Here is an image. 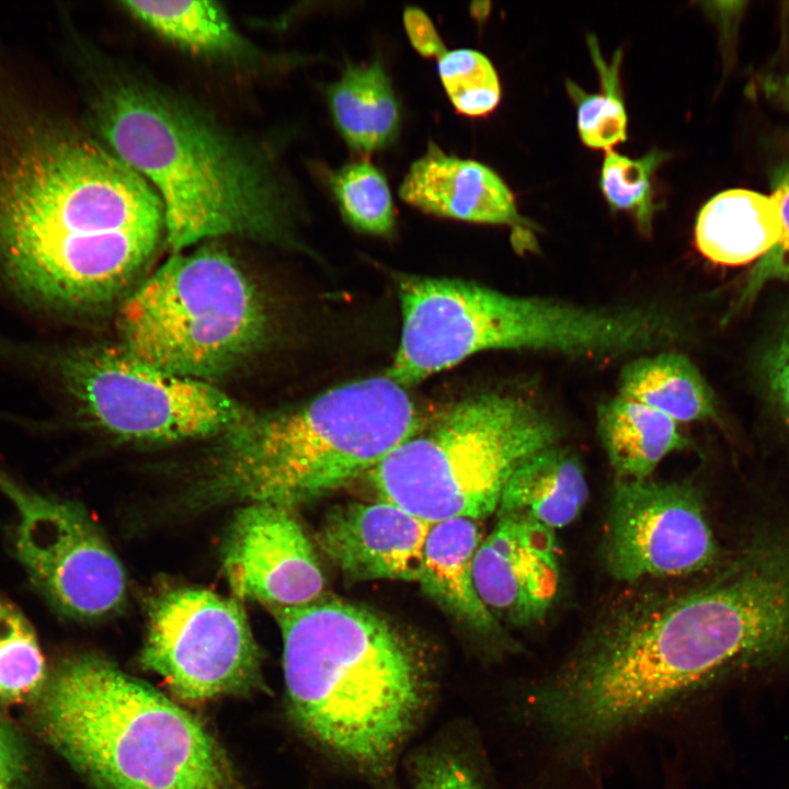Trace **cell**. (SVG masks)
<instances>
[{"mask_svg":"<svg viewBox=\"0 0 789 789\" xmlns=\"http://www.w3.org/2000/svg\"><path fill=\"white\" fill-rule=\"evenodd\" d=\"M789 664V564L744 544L708 582L606 614L516 705L538 775L602 789L609 759L722 678Z\"/></svg>","mask_w":789,"mask_h":789,"instance_id":"1","label":"cell"},{"mask_svg":"<svg viewBox=\"0 0 789 789\" xmlns=\"http://www.w3.org/2000/svg\"><path fill=\"white\" fill-rule=\"evenodd\" d=\"M163 231L151 185L78 133L35 137L0 169V277L38 309L79 313L112 301Z\"/></svg>","mask_w":789,"mask_h":789,"instance_id":"2","label":"cell"},{"mask_svg":"<svg viewBox=\"0 0 789 789\" xmlns=\"http://www.w3.org/2000/svg\"><path fill=\"white\" fill-rule=\"evenodd\" d=\"M91 114L158 194L172 253L219 237L295 243L298 201L276 159L191 98L114 67L95 80Z\"/></svg>","mask_w":789,"mask_h":789,"instance_id":"3","label":"cell"},{"mask_svg":"<svg viewBox=\"0 0 789 789\" xmlns=\"http://www.w3.org/2000/svg\"><path fill=\"white\" fill-rule=\"evenodd\" d=\"M272 609L298 725L358 768L387 771L425 698L413 652L388 622L359 606L317 601Z\"/></svg>","mask_w":789,"mask_h":789,"instance_id":"4","label":"cell"},{"mask_svg":"<svg viewBox=\"0 0 789 789\" xmlns=\"http://www.w3.org/2000/svg\"><path fill=\"white\" fill-rule=\"evenodd\" d=\"M31 710L38 735L96 789H231L206 729L101 656L60 660Z\"/></svg>","mask_w":789,"mask_h":789,"instance_id":"5","label":"cell"},{"mask_svg":"<svg viewBox=\"0 0 789 789\" xmlns=\"http://www.w3.org/2000/svg\"><path fill=\"white\" fill-rule=\"evenodd\" d=\"M422 426L405 388L386 374L347 382L285 410L250 414L221 436L199 499L290 507L369 473Z\"/></svg>","mask_w":789,"mask_h":789,"instance_id":"6","label":"cell"},{"mask_svg":"<svg viewBox=\"0 0 789 789\" xmlns=\"http://www.w3.org/2000/svg\"><path fill=\"white\" fill-rule=\"evenodd\" d=\"M398 295L402 329L386 375L404 388L483 351L606 359L642 352L651 338L640 307H587L425 276H403Z\"/></svg>","mask_w":789,"mask_h":789,"instance_id":"7","label":"cell"},{"mask_svg":"<svg viewBox=\"0 0 789 789\" xmlns=\"http://www.w3.org/2000/svg\"><path fill=\"white\" fill-rule=\"evenodd\" d=\"M558 423L512 392L467 397L392 450L370 472L381 500L431 524L496 512L515 470L560 443Z\"/></svg>","mask_w":789,"mask_h":789,"instance_id":"8","label":"cell"},{"mask_svg":"<svg viewBox=\"0 0 789 789\" xmlns=\"http://www.w3.org/2000/svg\"><path fill=\"white\" fill-rule=\"evenodd\" d=\"M119 344L168 373L210 382L258 351L268 318L255 284L216 247L173 253L123 301Z\"/></svg>","mask_w":789,"mask_h":789,"instance_id":"9","label":"cell"},{"mask_svg":"<svg viewBox=\"0 0 789 789\" xmlns=\"http://www.w3.org/2000/svg\"><path fill=\"white\" fill-rule=\"evenodd\" d=\"M100 428L138 442L224 436L251 413L210 382L157 368L121 345H91L41 356Z\"/></svg>","mask_w":789,"mask_h":789,"instance_id":"10","label":"cell"},{"mask_svg":"<svg viewBox=\"0 0 789 789\" xmlns=\"http://www.w3.org/2000/svg\"><path fill=\"white\" fill-rule=\"evenodd\" d=\"M260 651L240 604L194 587L167 590L153 598L140 654L186 701L245 693L260 678Z\"/></svg>","mask_w":789,"mask_h":789,"instance_id":"11","label":"cell"},{"mask_svg":"<svg viewBox=\"0 0 789 789\" xmlns=\"http://www.w3.org/2000/svg\"><path fill=\"white\" fill-rule=\"evenodd\" d=\"M18 511L15 554L35 590L58 613L94 619L123 602V567L78 504L30 490L0 471Z\"/></svg>","mask_w":789,"mask_h":789,"instance_id":"12","label":"cell"},{"mask_svg":"<svg viewBox=\"0 0 789 789\" xmlns=\"http://www.w3.org/2000/svg\"><path fill=\"white\" fill-rule=\"evenodd\" d=\"M609 500L604 560L615 580L631 584L688 575L719 561L702 493L694 482L616 479Z\"/></svg>","mask_w":789,"mask_h":789,"instance_id":"13","label":"cell"},{"mask_svg":"<svg viewBox=\"0 0 789 789\" xmlns=\"http://www.w3.org/2000/svg\"><path fill=\"white\" fill-rule=\"evenodd\" d=\"M233 594L274 607L315 603L324 578L315 550L288 506L252 502L232 518L222 548Z\"/></svg>","mask_w":789,"mask_h":789,"instance_id":"14","label":"cell"},{"mask_svg":"<svg viewBox=\"0 0 789 789\" xmlns=\"http://www.w3.org/2000/svg\"><path fill=\"white\" fill-rule=\"evenodd\" d=\"M498 517L474 556L478 594L499 622L536 625L548 614L559 588L554 530L521 516Z\"/></svg>","mask_w":789,"mask_h":789,"instance_id":"15","label":"cell"},{"mask_svg":"<svg viewBox=\"0 0 789 789\" xmlns=\"http://www.w3.org/2000/svg\"><path fill=\"white\" fill-rule=\"evenodd\" d=\"M432 524L381 500L333 507L317 533L332 563L356 581H418Z\"/></svg>","mask_w":789,"mask_h":789,"instance_id":"16","label":"cell"},{"mask_svg":"<svg viewBox=\"0 0 789 789\" xmlns=\"http://www.w3.org/2000/svg\"><path fill=\"white\" fill-rule=\"evenodd\" d=\"M399 196L442 218L511 226L517 233L527 228L512 191L498 173L479 161L446 153L433 141L411 163Z\"/></svg>","mask_w":789,"mask_h":789,"instance_id":"17","label":"cell"},{"mask_svg":"<svg viewBox=\"0 0 789 789\" xmlns=\"http://www.w3.org/2000/svg\"><path fill=\"white\" fill-rule=\"evenodd\" d=\"M480 544L477 519L454 517L432 524L418 582L446 611L477 631L496 634L501 625L481 601L473 579Z\"/></svg>","mask_w":789,"mask_h":789,"instance_id":"18","label":"cell"},{"mask_svg":"<svg viewBox=\"0 0 789 789\" xmlns=\"http://www.w3.org/2000/svg\"><path fill=\"white\" fill-rule=\"evenodd\" d=\"M781 227L780 205L773 193L733 188L714 195L700 209L695 241L709 261L739 266L767 254L778 242Z\"/></svg>","mask_w":789,"mask_h":789,"instance_id":"19","label":"cell"},{"mask_svg":"<svg viewBox=\"0 0 789 789\" xmlns=\"http://www.w3.org/2000/svg\"><path fill=\"white\" fill-rule=\"evenodd\" d=\"M587 498L578 455L559 443L533 455L515 470L496 512L498 516H521L556 530L580 515Z\"/></svg>","mask_w":789,"mask_h":789,"instance_id":"20","label":"cell"},{"mask_svg":"<svg viewBox=\"0 0 789 789\" xmlns=\"http://www.w3.org/2000/svg\"><path fill=\"white\" fill-rule=\"evenodd\" d=\"M325 96L334 126L351 149L368 153L397 139L400 105L378 57L366 64L346 62Z\"/></svg>","mask_w":789,"mask_h":789,"instance_id":"21","label":"cell"},{"mask_svg":"<svg viewBox=\"0 0 789 789\" xmlns=\"http://www.w3.org/2000/svg\"><path fill=\"white\" fill-rule=\"evenodd\" d=\"M596 420L616 479H649L666 456L689 446L679 423L619 395L598 405Z\"/></svg>","mask_w":789,"mask_h":789,"instance_id":"22","label":"cell"},{"mask_svg":"<svg viewBox=\"0 0 789 789\" xmlns=\"http://www.w3.org/2000/svg\"><path fill=\"white\" fill-rule=\"evenodd\" d=\"M121 7L144 26L194 55L228 61H253L259 55L211 1H122Z\"/></svg>","mask_w":789,"mask_h":789,"instance_id":"23","label":"cell"},{"mask_svg":"<svg viewBox=\"0 0 789 789\" xmlns=\"http://www.w3.org/2000/svg\"><path fill=\"white\" fill-rule=\"evenodd\" d=\"M619 396L658 410L677 423L717 418L713 392L684 354L660 352L629 362L619 377Z\"/></svg>","mask_w":789,"mask_h":789,"instance_id":"24","label":"cell"},{"mask_svg":"<svg viewBox=\"0 0 789 789\" xmlns=\"http://www.w3.org/2000/svg\"><path fill=\"white\" fill-rule=\"evenodd\" d=\"M48 673L33 625L14 603L0 598V708L31 706Z\"/></svg>","mask_w":789,"mask_h":789,"instance_id":"25","label":"cell"},{"mask_svg":"<svg viewBox=\"0 0 789 789\" xmlns=\"http://www.w3.org/2000/svg\"><path fill=\"white\" fill-rule=\"evenodd\" d=\"M329 186L343 219L354 229L387 236L396 225L391 191L385 174L371 162H350L333 171Z\"/></svg>","mask_w":789,"mask_h":789,"instance_id":"26","label":"cell"},{"mask_svg":"<svg viewBox=\"0 0 789 789\" xmlns=\"http://www.w3.org/2000/svg\"><path fill=\"white\" fill-rule=\"evenodd\" d=\"M588 43L601 76L602 92L585 93L572 81L567 82V89L578 105V128L583 144L607 151L627 138V115L618 76L621 53L618 52L608 65L603 60L595 41L590 39Z\"/></svg>","mask_w":789,"mask_h":789,"instance_id":"27","label":"cell"},{"mask_svg":"<svg viewBox=\"0 0 789 789\" xmlns=\"http://www.w3.org/2000/svg\"><path fill=\"white\" fill-rule=\"evenodd\" d=\"M437 72L450 103L459 114L484 116L501 100L496 70L491 60L478 50H446L438 58Z\"/></svg>","mask_w":789,"mask_h":789,"instance_id":"28","label":"cell"},{"mask_svg":"<svg viewBox=\"0 0 789 789\" xmlns=\"http://www.w3.org/2000/svg\"><path fill=\"white\" fill-rule=\"evenodd\" d=\"M665 157L658 150L639 159H630L614 150L605 153L599 180L604 196L614 210L631 213L644 235L650 233L658 208L651 179Z\"/></svg>","mask_w":789,"mask_h":789,"instance_id":"29","label":"cell"},{"mask_svg":"<svg viewBox=\"0 0 789 789\" xmlns=\"http://www.w3.org/2000/svg\"><path fill=\"white\" fill-rule=\"evenodd\" d=\"M43 763L32 741L0 709V789H46Z\"/></svg>","mask_w":789,"mask_h":789,"instance_id":"30","label":"cell"},{"mask_svg":"<svg viewBox=\"0 0 789 789\" xmlns=\"http://www.w3.org/2000/svg\"><path fill=\"white\" fill-rule=\"evenodd\" d=\"M761 377L769 405L789 431V321L763 354Z\"/></svg>","mask_w":789,"mask_h":789,"instance_id":"31","label":"cell"},{"mask_svg":"<svg viewBox=\"0 0 789 789\" xmlns=\"http://www.w3.org/2000/svg\"><path fill=\"white\" fill-rule=\"evenodd\" d=\"M773 194L777 197L781 213V235L776 245L765 254L754 268L745 291V298L754 294L768 279L789 282V167L786 168L775 184Z\"/></svg>","mask_w":789,"mask_h":789,"instance_id":"32","label":"cell"},{"mask_svg":"<svg viewBox=\"0 0 789 789\" xmlns=\"http://www.w3.org/2000/svg\"><path fill=\"white\" fill-rule=\"evenodd\" d=\"M415 789H482L473 773L456 758L438 755L422 764Z\"/></svg>","mask_w":789,"mask_h":789,"instance_id":"33","label":"cell"},{"mask_svg":"<svg viewBox=\"0 0 789 789\" xmlns=\"http://www.w3.org/2000/svg\"><path fill=\"white\" fill-rule=\"evenodd\" d=\"M403 25L412 47L422 57L439 58L447 50L433 21L421 8L407 7Z\"/></svg>","mask_w":789,"mask_h":789,"instance_id":"34","label":"cell"},{"mask_svg":"<svg viewBox=\"0 0 789 789\" xmlns=\"http://www.w3.org/2000/svg\"><path fill=\"white\" fill-rule=\"evenodd\" d=\"M754 87L757 94L789 112V73L765 75Z\"/></svg>","mask_w":789,"mask_h":789,"instance_id":"35","label":"cell"},{"mask_svg":"<svg viewBox=\"0 0 789 789\" xmlns=\"http://www.w3.org/2000/svg\"><path fill=\"white\" fill-rule=\"evenodd\" d=\"M487 3L488 2H473L471 4L470 11H471V14L473 15V18L482 19L487 15V13L489 11V5L484 8V5H487Z\"/></svg>","mask_w":789,"mask_h":789,"instance_id":"36","label":"cell"},{"mask_svg":"<svg viewBox=\"0 0 789 789\" xmlns=\"http://www.w3.org/2000/svg\"><path fill=\"white\" fill-rule=\"evenodd\" d=\"M665 789H678V788H677V785H676V784H674V782H668V785L665 784Z\"/></svg>","mask_w":789,"mask_h":789,"instance_id":"37","label":"cell"}]
</instances>
